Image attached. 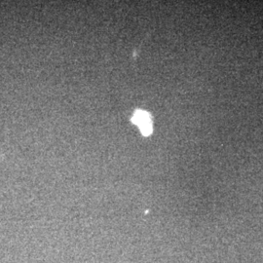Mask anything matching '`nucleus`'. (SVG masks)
<instances>
[{
	"instance_id": "nucleus-1",
	"label": "nucleus",
	"mask_w": 263,
	"mask_h": 263,
	"mask_svg": "<svg viewBox=\"0 0 263 263\" xmlns=\"http://www.w3.org/2000/svg\"><path fill=\"white\" fill-rule=\"evenodd\" d=\"M149 121H151L150 115L147 112L142 111V110H136L133 116L132 117V122L133 124H136L138 127Z\"/></svg>"
},
{
	"instance_id": "nucleus-2",
	"label": "nucleus",
	"mask_w": 263,
	"mask_h": 263,
	"mask_svg": "<svg viewBox=\"0 0 263 263\" xmlns=\"http://www.w3.org/2000/svg\"><path fill=\"white\" fill-rule=\"evenodd\" d=\"M152 122L149 121V122H146L144 124H142L141 126H139V129H140V132L143 135L147 136L149 135L151 132H152Z\"/></svg>"
}]
</instances>
